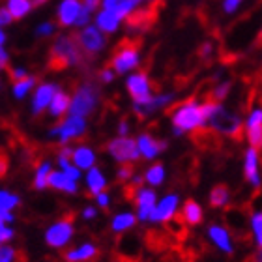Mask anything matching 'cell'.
<instances>
[{
    "label": "cell",
    "instance_id": "cell-19",
    "mask_svg": "<svg viewBox=\"0 0 262 262\" xmlns=\"http://www.w3.org/2000/svg\"><path fill=\"white\" fill-rule=\"evenodd\" d=\"M258 150L255 148H247L246 150V165H244V172H246V180L251 182L253 187L257 189L260 187V178H258Z\"/></svg>",
    "mask_w": 262,
    "mask_h": 262
},
{
    "label": "cell",
    "instance_id": "cell-21",
    "mask_svg": "<svg viewBox=\"0 0 262 262\" xmlns=\"http://www.w3.org/2000/svg\"><path fill=\"white\" fill-rule=\"evenodd\" d=\"M49 186L55 189H60L66 193H75L77 191V180H71L64 170H53L49 174Z\"/></svg>",
    "mask_w": 262,
    "mask_h": 262
},
{
    "label": "cell",
    "instance_id": "cell-33",
    "mask_svg": "<svg viewBox=\"0 0 262 262\" xmlns=\"http://www.w3.org/2000/svg\"><path fill=\"white\" fill-rule=\"evenodd\" d=\"M144 180H146L150 186H159V184H163V180H165L163 165H161V163L152 165V167L146 170V174H144Z\"/></svg>",
    "mask_w": 262,
    "mask_h": 262
},
{
    "label": "cell",
    "instance_id": "cell-46",
    "mask_svg": "<svg viewBox=\"0 0 262 262\" xmlns=\"http://www.w3.org/2000/svg\"><path fill=\"white\" fill-rule=\"evenodd\" d=\"M96 199H98V204H99V206H103V208L109 206L111 199H109V195H107L105 191H101L99 195H96Z\"/></svg>",
    "mask_w": 262,
    "mask_h": 262
},
{
    "label": "cell",
    "instance_id": "cell-52",
    "mask_svg": "<svg viewBox=\"0 0 262 262\" xmlns=\"http://www.w3.org/2000/svg\"><path fill=\"white\" fill-rule=\"evenodd\" d=\"M8 58H10V56H8V53L0 47V70H4L6 66H8Z\"/></svg>",
    "mask_w": 262,
    "mask_h": 262
},
{
    "label": "cell",
    "instance_id": "cell-18",
    "mask_svg": "<svg viewBox=\"0 0 262 262\" xmlns=\"http://www.w3.org/2000/svg\"><path fill=\"white\" fill-rule=\"evenodd\" d=\"M137 142H139L141 156H144L146 159H154L159 152H163L165 148H167V141H158V139H154L150 133H142V135L137 139Z\"/></svg>",
    "mask_w": 262,
    "mask_h": 262
},
{
    "label": "cell",
    "instance_id": "cell-17",
    "mask_svg": "<svg viewBox=\"0 0 262 262\" xmlns=\"http://www.w3.org/2000/svg\"><path fill=\"white\" fill-rule=\"evenodd\" d=\"M81 10H82V6L79 0H62L60 8H58V25H60V27H71V25H75Z\"/></svg>",
    "mask_w": 262,
    "mask_h": 262
},
{
    "label": "cell",
    "instance_id": "cell-22",
    "mask_svg": "<svg viewBox=\"0 0 262 262\" xmlns=\"http://www.w3.org/2000/svg\"><path fill=\"white\" fill-rule=\"evenodd\" d=\"M208 234L212 238V242L215 246L225 253H232V244H230V236L229 232L223 229V227H219V225H212L210 229H208Z\"/></svg>",
    "mask_w": 262,
    "mask_h": 262
},
{
    "label": "cell",
    "instance_id": "cell-47",
    "mask_svg": "<svg viewBox=\"0 0 262 262\" xmlns=\"http://www.w3.org/2000/svg\"><path fill=\"white\" fill-rule=\"evenodd\" d=\"M8 172V158L4 152H0V176H4Z\"/></svg>",
    "mask_w": 262,
    "mask_h": 262
},
{
    "label": "cell",
    "instance_id": "cell-5",
    "mask_svg": "<svg viewBox=\"0 0 262 262\" xmlns=\"http://www.w3.org/2000/svg\"><path fill=\"white\" fill-rule=\"evenodd\" d=\"M99 101V90L94 82H82L81 86L77 88L73 98H71L70 105V115L71 116H88L92 115L96 105Z\"/></svg>",
    "mask_w": 262,
    "mask_h": 262
},
{
    "label": "cell",
    "instance_id": "cell-56",
    "mask_svg": "<svg viewBox=\"0 0 262 262\" xmlns=\"http://www.w3.org/2000/svg\"><path fill=\"white\" fill-rule=\"evenodd\" d=\"M0 25H2V23H0Z\"/></svg>",
    "mask_w": 262,
    "mask_h": 262
},
{
    "label": "cell",
    "instance_id": "cell-49",
    "mask_svg": "<svg viewBox=\"0 0 262 262\" xmlns=\"http://www.w3.org/2000/svg\"><path fill=\"white\" fill-rule=\"evenodd\" d=\"M118 133H120V135H124V137L129 133V122H127L126 118H124V120H120V124H118Z\"/></svg>",
    "mask_w": 262,
    "mask_h": 262
},
{
    "label": "cell",
    "instance_id": "cell-10",
    "mask_svg": "<svg viewBox=\"0 0 262 262\" xmlns=\"http://www.w3.org/2000/svg\"><path fill=\"white\" fill-rule=\"evenodd\" d=\"M84 131H86V122L82 116H71L68 120H64L58 127H53L51 129L49 135L51 137H56L60 139V144H66V142H70L71 139H79V137L84 135Z\"/></svg>",
    "mask_w": 262,
    "mask_h": 262
},
{
    "label": "cell",
    "instance_id": "cell-42",
    "mask_svg": "<svg viewBox=\"0 0 262 262\" xmlns=\"http://www.w3.org/2000/svg\"><path fill=\"white\" fill-rule=\"evenodd\" d=\"M115 70H111V68H103V70L99 71V79L103 82H111L113 79H115Z\"/></svg>",
    "mask_w": 262,
    "mask_h": 262
},
{
    "label": "cell",
    "instance_id": "cell-16",
    "mask_svg": "<svg viewBox=\"0 0 262 262\" xmlns=\"http://www.w3.org/2000/svg\"><path fill=\"white\" fill-rule=\"evenodd\" d=\"M135 204H137V208H139L137 217L141 219V221H150L152 210L156 208V193H154L152 189H144V187H141L135 196Z\"/></svg>",
    "mask_w": 262,
    "mask_h": 262
},
{
    "label": "cell",
    "instance_id": "cell-9",
    "mask_svg": "<svg viewBox=\"0 0 262 262\" xmlns=\"http://www.w3.org/2000/svg\"><path fill=\"white\" fill-rule=\"evenodd\" d=\"M73 217H75V213L73 215H68V217L60 219L58 223H55L53 227L47 229L45 232V242H47V246L51 247H56V249H60L64 247L68 242L71 240V236H73Z\"/></svg>",
    "mask_w": 262,
    "mask_h": 262
},
{
    "label": "cell",
    "instance_id": "cell-15",
    "mask_svg": "<svg viewBox=\"0 0 262 262\" xmlns=\"http://www.w3.org/2000/svg\"><path fill=\"white\" fill-rule=\"evenodd\" d=\"M247 141L251 148L262 150V109L253 111L247 118Z\"/></svg>",
    "mask_w": 262,
    "mask_h": 262
},
{
    "label": "cell",
    "instance_id": "cell-4",
    "mask_svg": "<svg viewBox=\"0 0 262 262\" xmlns=\"http://www.w3.org/2000/svg\"><path fill=\"white\" fill-rule=\"evenodd\" d=\"M141 38H124L113 51V58L109 66L116 73H126L139 66V51H141Z\"/></svg>",
    "mask_w": 262,
    "mask_h": 262
},
{
    "label": "cell",
    "instance_id": "cell-53",
    "mask_svg": "<svg viewBox=\"0 0 262 262\" xmlns=\"http://www.w3.org/2000/svg\"><path fill=\"white\" fill-rule=\"evenodd\" d=\"M99 4H101V0H84V8H88L90 11L96 10Z\"/></svg>",
    "mask_w": 262,
    "mask_h": 262
},
{
    "label": "cell",
    "instance_id": "cell-35",
    "mask_svg": "<svg viewBox=\"0 0 262 262\" xmlns=\"http://www.w3.org/2000/svg\"><path fill=\"white\" fill-rule=\"evenodd\" d=\"M0 262H25V257L13 247L2 246L0 247Z\"/></svg>",
    "mask_w": 262,
    "mask_h": 262
},
{
    "label": "cell",
    "instance_id": "cell-44",
    "mask_svg": "<svg viewBox=\"0 0 262 262\" xmlns=\"http://www.w3.org/2000/svg\"><path fill=\"white\" fill-rule=\"evenodd\" d=\"M13 238V229H10V227H6V225H2L0 227V244L2 242H8Z\"/></svg>",
    "mask_w": 262,
    "mask_h": 262
},
{
    "label": "cell",
    "instance_id": "cell-28",
    "mask_svg": "<svg viewBox=\"0 0 262 262\" xmlns=\"http://www.w3.org/2000/svg\"><path fill=\"white\" fill-rule=\"evenodd\" d=\"M229 201H230V191L225 184H217V186L212 189V193H210V206H212L213 210H215V208L227 206Z\"/></svg>",
    "mask_w": 262,
    "mask_h": 262
},
{
    "label": "cell",
    "instance_id": "cell-30",
    "mask_svg": "<svg viewBox=\"0 0 262 262\" xmlns=\"http://www.w3.org/2000/svg\"><path fill=\"white\" fill-rule=\"evenodd\" d=\"M6 8L11 11L13 19L17 21V19H23V17L27 15L34 6H32L30 0H8V6H6Z\"/></svg>",
    "mask_w": 262,
    "mask_h": 262
},
{
    "label": "cell",
    "instance_id": "cell-41",
    "mask_svg": "<svg viewBox=\"0 0 262 262\" xmlns=\"http://www.w3.org/2000/svg\"><path fill=\"white\" fill-rule=\"evenodd\" d=\"M8 73H10V79L13 82H15V81H21V79H25V77H27V71L23 70V68H15V70H10Z\"/></svg>",
    "mask_w": 262,
    "mask_h": 262
},
{
    "label": "cell",
    "instance_id": "cell-6",
    "mask_svg": "<svg viewBox=\"0 0 262 262\" xmlns=\"http://www.w3.org/2000/svg\"><path fill=\"white\" fill-rule=\"evenodd\" d=\"M165 6V0H152L148 6L144 8H139V10H133L129 15L126 17L127 28L129 30H137V32H144V30H150V28L156 25L159 17V11Z\"/></svg>",
    "mask_w": 262,
    "mask_h": 262
},
{
    "label": "cell",
    "instance_id": "cell-29",
    "mask_svg": "<svg viewBox=\"0 0 262 262\" xmlns=\"http://www.w3.org/2000/svg\"><path fill=\"white\" fill-rule=\"evenodd\" d=\"M53 172L51 170L49 161H43V163L38 165V170H36V176H34V184L32 186L38 189V191H43L45 187L49 186V174Z\"/></svg>",
    "mask_w": 262,
    "mask_h": 262
},
{
    "label": "cell",
    "instance_id": "cell-38",
    "mask_svg": "<svg viewBox=\"0 0 262 262\" xmlns=\"http://www.w3.org/2000/svg\"><path fill=\"white\" fill-rule=\"evenodd\" d=\"M212 55H213V43H212V41L202 43L201 49H199V58H201V60H208Z\"/></svg>",
    "mask_w": 262,
    "mask_h": 262
},
{
    "label": "cell",
    "instance_id": "cell-32",
    "mask_svg": "<svg viewBox=\"0 0 262 262\" xmlns=\"http://www.w3.org/2000/svg\"><path fill=\"white\" fill-rule=\"evenodd\" d=\"M137 223V217L133 215V213H118L115 219H113V230L115 232H124V230L131 229L133 225Z\"/></svg>",
    "mask_w": 262,
    "mask_h": 262
},
{
    "label": "cell",
    "instance_id": "cell-12",
    "mask_svg": "<svg viewBox=\"0 0 262 262\" xmlns=\"http://www.w3.org/2000/svg\"><path fill=\"white\" fill-rule=\"evenodd\" d=\"M150 90H152V84L148 81L146 71L135 73V75H131L127 79V92H129V96L137 105H144L154 98Z\"/></svg>",
    "mask_w": 262,
    "mask_h": 262
},
{
    "label": "cell",
    "instance_id": "cell-51",
    "mask_svg": "<svg viewBox=\"0 0 262 262\" xmlns=\"http://www.w3.org/2000/svg\"><path fill=\"white\" fill-rule=\"evenodd\" d=\"M96 215H98V212H96L92 206L84 208V212H82V217H84V219H94Z\"/></svg>",
    "mask_w": 262,
    "mask_h": 262
},
{
    "label": "cell",
    "instance_id": "cell-7",
    "mask_svg": "<svg viewBox=\"0 0 262 262\" xmlns=\"http://www.w3.org/2000/svg\"><path fill=\"white\" fill-rule=\"evenodd\" d=\"M107 152L118 161V163H131L141 158V150H139V142L129 139V137H118L107 144Z\"/></svg>",
    "mask_w": 262,
    "mask_h": 262
},
{
    "label": "cell",
    "instance_id": "cell-3",
    "mask_svg": "<svg viewBox=\"0 0 262 262\" xmlns=\"http://www.w3.org/2000/svg\"><path fill=\"white\" fill-rule=\"evenodd\" d=\"M210 126L213 129L221 133V135L230 137L236 144H240L244 141V133H246V126L234 111L227 109L223 105H217L215 111H213L212 118H210Z\"/></svg>",
    "mask_w": 262,
    "mask_h": 262
},
{
    "label": "cell",
    "instance_id": "cell-26",
    "mask_svg": "<svg viewBox=\"0 0 262 262\" xmlns=\"http://www.w3.org/2000/svg\"><path fill=\"white\" fill-rule=\"evenodd\" d=\"M70 105H71V98L68 96V94L56 92L55 98H53V101H51V105H49L51 116H53V118H58V116H62L64 113H68V111H70Z\"/></svg>",
    "mask_w": 262,
    "mask_h": 262
},
{
    "label": "cell",
    "instance_id": "cell-40",
    "mask_svg": "<svg viewBox=\"0 0 262 262\" xmlns=\"http://www.w3.org/2000/svg\"><path fill=\"white\" fill-rule=\"evenodd\" d=\"M55 32V25L53 23H43V25H39L38 30H36V34L38 36H49V34Z\"/></svg>",
    "mask_w": 262,
    "mask_h": 262
},
{
    "label": "cell",
    "instance_id": "cell-27",
    "mask_svg": "<svg viewBox=\"0 0 262 262\" xmlns=\"http://www.w3.org/2000/svg\"><path fill=\"white\" fill-rule=\"evenodd\" d=\"M86 186H88V189H90V193H92V195H99V193H101L105 189L107 182H105L103 172H101V170H99L98 167H92V169L88 170Z\"/></svg>",
    "mask_w": 262,
    "mask_h": 262
},
{
    "label": "cell",
    "instance_id": "cell-23",
    "mask_svg": "<svg viewBox=\"0 0 262 262\" xmlns=\"http://www.w3.org/2000/svg\"><path fill=\"white\" fill-rule=\"evenodd\" d=\"M182 217L186 219L187 225H199L202 223V208L196 204L193 199H187L182 206Z\"/></svg>",
    "mask_w": 262,
    "mask_h": 262
},
{
    "label": "cell",
    "instance_id": "cell-36",
    "mask_svg": "<svg viewBox=\"0 0 262 262\" xmlns=\"http://www.w3.org/2000/svg\"><path fill=\"white\" fill-rule=\"evenodd\" d=\"M251 225H253V232H255V240H257L258 249H262V212L253 213Z\"/></svg>",
    "mask_w": 262,
    "mask_h": 262
},
{
    "label": "cell",
    "instance_id": "cell-43",
    "mask_svg": "<svg viewBox=\"0 0 262 262\" xmlns=\"http://www.w3.org/2000/svg\"><path fill=\"white\" fill-rule=\"evenodd\" d=\"M11 21H15L13 15H11V11L8 8H0V23L2 25H10Z\"/></svg>",
    "mask_w": 262,
    "mask_h": 262
},
{
    "label": "cell",
    "instance_id": "cell-11",
    "mask_svg": "<svg viewBox=\"0 0 262 262\" xmlns=\"http://www.w3.org/2000/svg\"><path fill=\"white\" fill-rule=\"evenodd\" d=\"M221 133L213 129H208V127H196L191 133V141L199 150L202 152H221L223 150V139H221Z\"/></svg>",
    "mask_w": 262,
    "mask_h": 262
},
{
    "label": "cell",
    "instance_id": "cell-37",
    "mask_svg": "<svg viewBox=\"0 0 262 262\" xmlns=\"http://www.w3.org/2000/svg\"><path fill=\"white\" fill-rule=\"evenodd\" d=\"M131 176H133V165L122 163V167L118 169V172H116V178L122 182H126V180H129Z\"/></svg>",
    "mask_w": 262,
    "mask_h": 262
},
{
    "label": "cell",
    "instance_id": "cell-25",
    "mask_svg": "<svg viewBox=\"0 0 262 262\" xmlns=\"http://www.w3.org/2000/svg\"><path fill=\"white\" fill-rule=\"evenodd\" d=\"M96 23H98V28L99 30H103V32L107 34H113L118 28V23H120V19H118V15H116L115 11H109V10H103L98 13V19H96Z\"/></svg>",
    "mask_w": 262,
    "mask_h": 262
},
{
    "label": "cell",
    "instance_id": "cell-13",
    "mask_svg": "<svg viewBox=\"0 0 262 262\" xmlns=\"http://www.w3.org/2000/svg\"><path fill=\"white\" fill-rule=\"evenodd\" d=\"M60 92V86L58 84H53V82H45L41 86H38L36 94H34L32 99V115L38 116L41 115L45 109H49L51 101L55 98V94Z\"/></svg>",
    "mask_w": 262,
    "mask_h": 262
},
{
    "label": "cell",
    "instance_id": "cell-31",
    "mask_svg": "<svg viewBox=\"0 0 262 262\" xmlns=\"http://www.w3.org/2000/svg\"><path fill=\"white\" fill-rule=\"evenodd\" d=\"M36 81H38V79L32 75H27L25 79H21V81H15L13 82V96H15L17 99H23L30 90H32Z\"/></svg>",
    "mask_w": 262,
    "mask_h": 262
},
{
    "label": "cell",
    "instance_id": "cell-2",
    "mask_svg": "<svg viewBox=\"0 0 262 262\" xmlns=\"http://www.w3.org/2000/svg\"><path fill=\"white\" fill-rule=\"evenodd\" d=\"M167 113L172 116L174 135H182V133H186V131H193V129H196V127L204 126L201 107L196 105L195 96L186 99V101H182V103H178V105H172Z\"/></svg>",
    "mask_w": 262,
    "mask_h": 262
},
{
    "label": "cell",
    "instance_id": "cell-20",
    "mask_svg": "<svg viewBox=\"0 0 262 262\" xmlns=\"http://www.w3.org/2000/svg\"><path fill=\"white\" fill-rule=\"evenodd\" d=\"M99 249L94 244H82V246L71 249V251L66 253V260L68 262H88L98 258Z\"/></svg>",
    "mask_w": 262,
    "mask_h": 262
},
{
    "label": "cell",
    "instance_id": "cell-55",
    "mask_svg": "<svg viewBox=\"0 0 262 262\" xmlns=\"http://www.w3.org/2000/svg\"><path fill=\"white\" fill-rule=\"evenodd\" d=\"M4 41H6V36H4V32H2V30H0V47H2V45H4Z\"/></svg>",
    "mask_w": 262,
    "mask_h": 262
},
{
    "label": "cell",
    "instance_id": "cell-1",
    "mask_svg": "<svg viewBox=\"0 0 262 262\" xmlns=\"http://www.w3.org/2000/svg\"><path fill=\"white\" fill-rule=\"evenodd\" d=\"M84 58H88V56L84 55V51L79 45L75 36H58L49 49L47 68L51 71H62L71 68V66L84 64Z\"/></svg>",
    "mask_w": 262,
    "mask_h": 262
},
{
    "label": "cell",
    "instance_id": "cell-14",
    "mask_svg": "<svg viewBox=\"0 0 262 262\" xmlns=\"http://www.w3.org/2000/svg\"><path fill=\"white\" fill-rule=\"evenodd\" d=\"M176 206H178V195L165 196L163 201L152 210L150 221H154V223H167L169 219H172L176 215Z\"/></svg>",
    "mask_w": 262,
    "mask_h": 262
},
{
    "label": "cell",
    "instance_id": "cell-34",
    "mask_svg": "<svg viewBox=\"0 0 262 262\" xmlns=\"http://www.w3.org/2000/svg\"><path fill=\"white\" fill-rule=\"evenodd\" d=\"M19 202H21V199L17 195H13V193L0 191V212H10Z\"/></svg>",
    "mask_w": 262,
    "mask_h": 262
},
{
    "label": "cell",
    "instance_id": "cell-8",
    "mask_svg": "<svg viewBox=\"0 0 262 262\" xmlns=\"http://www.w3.org/2000/svg\"><path fill=\"white\" fill-rule=\"evenodd\" d=\"M75 38L88 58H94L99 51H103L105 43H107V39L98 27H84L81 32L75 34Z\"/></svg>",
    "mask_w": 262,
    "mask_h": 262
},
{
    "label": "cell",
    "instance_id": "cell-45",
    "mask_svg": "<svg viewBox=\"0 0 262 262\" xmlns=\"http://www.w3.org/2000/svg\"><path fill=\"white\" fill-rule=\"evenodd\" d=\"M240 2L242 0H225V6H223L225 11H227V13H232V11L240 6Z\"/></svg>",
    "mask_w": 262,
    "mask_h": 262
},
{
    "label": "cell",
    "instance_id": "cell-48",
    "mask_svg": "<svg viewBox=\"0 0 262 262\" xmlns=\"http://www.w3.org/2000/svg\"><path fill=\"white\" fill-rule=\"evenodd\" d=\"M118 4H120V0H103V10L115 11Z\"/></svg>",
    "mask_w": 262,
    "mask_h": 262
},
{
    "label": "cell",
    "instance_id": "cell-50",
    "mask_svg": "<svg viewBox=\"0 0 262 262\" xmlns=\"http://www.w3.org/2000/svg\"><path fill=\"white\" fill-rule=\"evenodd\" d=\"M6 223H13V215L10 212H0V227Z\"/></svg>",
    "mask_w": 262,
    "mask_h": 262
},
{
    "label": "cell",
    "instance_id": "cell-54",
    "mask_svg": "<svg viewBox=\"0 0 262 262\" xmlns=\"http://www.w3.org/2000/svg\"><path fill=\"white\" fill-rule=\"evenodd\" d=\"M30 2H32V6H34V8H38V6L45 4V2H47V0H30Z\"/></svg>",
    "mask_w": 262,
    "mask_h": 262
},
{
    "label": "cell",
    "instance_id": "cell-39",
    "mask_svg": "<svg viewBox=\"0 0 262 262\" xmlns=\"http://www.w3.org/2000/svg\"><path fill=\"white\" fill-rule=\"evenodd\" d=\"M90 13H92V11L82 6L81 13H79V17H77V21H75V27H86L88 21H90Z\"/></svg>",
    "mask_w": 262,
    "mask_h": 262
},
{
    "label": "cell",
    "instance_id": "cell-24",
    "mask_svg": "<svg viewBox=\"0 0 262 262\" xmlns=\"http://www.w3.org/2000/svg\"><path fill=\"white\" fill-rule=\"evenodd\" d=\"M73 163L79 169H92L96 163V154L88 146H79L77 150H73Z\"/></svg>",
    "mask_w": 262,
    "mask_h": 262
}]
</instances>
